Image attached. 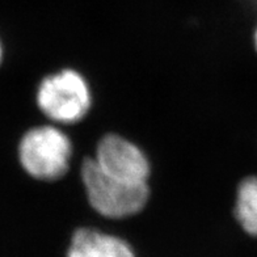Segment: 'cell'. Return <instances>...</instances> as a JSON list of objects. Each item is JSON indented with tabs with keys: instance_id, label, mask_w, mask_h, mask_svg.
Segmentation results:
<instances>
[{
	"instance_id": "1",
	"label": "cell",
	"mask_w": 257,
	"mask_h": 257,
	"mask_svg": "<svg viewBox=\"0 0 257 257\" xmlns=\"http://www.w3.org/2000/svg\"><path fill=\"white\" fill-rule=\"evenodd\" d=\"M85 202L95 217L105 222L121 223L138 217L151 198V185L132 184L110 177L98 168L93 156L75 162Z\"/></svg>"
},
{
	"instance_id": "2",
	"label": "cell",
	"mask_w": 257,
	"mask_h": 257,
	"mask_svg": "<svg viewBox=\"0 0 257 257\" xmlns=\"http://www.w3.org/2000/svg\"><path fill=\"white\" fill-rule=\"evenodd\" d=\"M34 104L44 121L72 128L88 118L95 104L91 80L74 66L49 71L38 80Z\"/></svg>"
},
{
	"instance_id": "3",
	"label": "cell",
	"mask_w": 257,
	"mask_h": 257,
	"mask_svg": "<svg viewBox=\"0 0 257 257\" xmlns=\"http://www.w3.org/2000/svg\"><path fill=\"white\" fill-rule=\"evenodd\" d=\"M75 154L68 128L46 121L28 127L16 147L23 172L40 183H55L68 176L75 166Z\"/></svg>"
},
{
	"instance_id": "4",
	"label": "cell",
	"mask_w": 257,
	"mask_h": 257,
	"mask_svg": "<svg viewBox=\"0 0 257 257\" xmlns=\"http://www.w3.org/2000/svg\"><path fill=\"white\" fill-rule=\"evenodd\" d=\"M102 172L121 181L147 184L153 177V160L142 145L117 132L98 137L91 154Z\"/></svg>"
},
{
	"instance_id": "5",
	"label": "cell",
	"mask_w": 257,
	"mask_h": 257,
	"mask_svg": "<svg viewBox=\"0 0 257 257\" xmlns=\"http://www.w3.org/2000/svg\"><path fill=\"white\" fill-rule=\"evenodd\" d=\"M64 257H138L133 244L95 224H79L68 236Z\"/></svg>"
},
{
	"instance_id": "6",
	"label": "cell",
	"mask_w": 257,
	"mask_h": 257,
	"mask_svg": "<svg viewBox=\"0 0 257 257\" xmlns=\"http://www.w3.org/2000/svg\"><path fill=\"white\" fill-rule=\"evenodd\" d=\"M231 214L244 233L257 239V173L247 175L237 181Z\"/></svg>"
},
{
	"instance_id": "7",
	"label": "cell",
	"mask_w": 257,
	"mask_h": 257,
	"mask_svg": "<svg viewBox=\"0 0 257 257\" xmlns=\"http://www.w3.org/2000/svg\"><path fill=\"white\" fill-rule=\"evenodd\" d=\"M4 54H6V49H4L3 41H2V37H0V66H2L4 61Z\"/></svg>"
},
{
	"instance_id": "8",
	"label": "cell",
	"mask_w": 257,
	"mask_h": 257,
	"mask_svg": "<svg viewBox=\"0 0 257 257\" xmlns=\"http://www.w3.org/2000/svg\"><path fill=\"white\" fill-rule=\"evenodd\" d=\"M252 41H253L254 51H256V53H257V25H256V28H254L253 33H252Z\"/></svg>"
}]
</instances>
